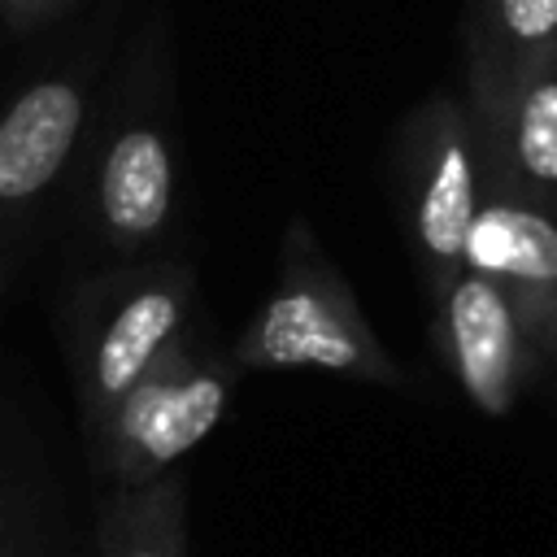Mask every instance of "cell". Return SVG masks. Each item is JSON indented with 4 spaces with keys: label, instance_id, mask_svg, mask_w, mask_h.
Wrapping results in <instances>:
<instances>
[{
    "label": "cell",
    "instance_id": "277c9868",
    "mask_svg": "<svg viewBox=\"0 0 557 557\" xmlns=\"http://www.w3.org/2000/svg\"><path fill=\"white\" fill-rule=\"evenodd\" d=\"M187 309H191V278L183 270L144 274L100 309L91 335L83 339V361H78L83 422L91 440L104 431L122 396L148 374V366L187 331Z\"/></svg>",
    "mask_w": 557,
    "mask_h": 557
},
{
    "label": "cell",
    "instance_id": "6da1fadb",
    "mask_svg": "<svg viewBox=\"0 0 557 557\" xmlns=\"http://www.w3.org/2000/svg\"><path fill=\"white\" fill-rule=\"evenodd\" d=\"M235 370H322L400 387L405 374L366 322L348 278L296 218L278 248V283L231 344Z\"/></svg>",
    "mask_w": 557,
    "mask_h": 557
},
{
    "label": "cell",
    "instance_id": "ba28073f",
    "mask_svg": "<svg viewBox=\"0 0 557 557\" xmlns=\"http://www.w3.org/2000/svg\"><path fill=\"white\" fill-rule=\"evenodd\" d=\"M87 122L74 78H39L0 113V209H22L65 170Z\"/></svg>",
    "mask_w": 557,
    "mask_h": 557
},
{
    "label": "cell",
    "instance_id": "8992f818",
    "mask_svg": "<svg viewBox=\"0 0 557 557\" xmlns=\"http://www.w3.org/2000/svg\"><path fill=\"white\" fill-rule=\"evenodd\" d=\"M466 270L492 278L531 339L535 361L557 357V213L509 200L483 196L470 235H466Z\"/></svg>",
    "mask_w": 557,
    "mask_h": 557
},
{
    "label": "cell",
    "instance_id": "52a82bcc",
    "mask_svg": "<svg viewBox=\"0 0 557 557\" xmlns=\"http://www.w3.org/2000/svg\"><path fill=\"white\" fill-rule=\"evenodd\" d=\"M483 196H509L557 213V48L518 74L487 122H474Z\"/></svg>",
    "mask_w": 557,
    "mask_h": 557
},
{
    "label": "cell",
    "instance_id": "4fadbf2b",
    "mask_svg": "<svg viewBox=\"0 0 557 557\" xmlns=\"http://www.w3.org/2000/svg\"><path fill=\"white\" fill-rule=\"evenodd\" d=\"M0 557H9V544H4V531H0Z\"/></svg>",
    "mask_w": 557,
    "mask_h": 557
},
{
    "label": "cell",
    "instance_id": "30bf717a",
    "mask_svg": "<svg viewBox=\"0 0 557 557\" xmlns=\"http://www.w3.org/2000/svg\"><path fill=\"white\" fill-rule=\"evenodd\" d=\"M557 48V0H466V109L487 122L522 70Z\"/></svg>",
    "mask_w": 557,
    "mask_h": 557
},
{
    "label": "cell",
    "instance_id": "7c38bea8",
    "mask_svg": "<svg viewBox=\"0 0 557 557\" xmlns=\"http://www.w3.org/2000/svg\"><path fill=\"white\" fill-rule=\"evenodd\" d=\"M61 4H65V0H0V13H4V22H13V26H35V22L52 17Z\"/></svg>",
    "mask_w": 557,
    "mask_h": 557
},
{
    "label": "cell",
    "instance_id": "3957f363",
    "mask_svg": "<svg viewBox=\"0 0 557 557\" xmlns=\"http://www.w3.org/2000/svg\"><path fill=\"white\" fill-rule=\"evenodd\" d=\"M396 183L418 270L431 300L461 274L466 235L483 205V157L466 100H422L396 144Z\"/></svg>",
    "mask_w": 557,
    "mask_h": 557
},
{
    "label": "cell",
    "instance_id": "7a4b0ae2",
    "mask_svg": "<svg viewBox=\"0 0 557 557\" xmlns=\"http://www.w3.org/2000/svg\"><path fill=\"white\" fill-rule=\"evenodd\" d=\"M235 374L231 352H209L183 331L96 435L109 483L139 487L170 474L222 422Z\"/></svg>",
    "mask_w": 557,
    "mask_h": 557
},
{
    "label": "cell",
    "instance_id": "5b68a950",
    "mask_svg": "<svg viewBox=\"0 0 557 557\" xmlns=\"http://www.w3.org/2000/svg\"><path fill=\"white\" fill-rule=\"evenodd\" d=\"M435 344L457 387L487 418H505L527 374L540 366L509 296L466 265L435 296Z\"/></svg>",
    "mask_w": 557,
    "mask_h": 557
},
{
    "label": "cell",
    "instance_id": "8fae6325",
    "mask_svg": "<svg viewBox=\"0 0 557 557\" xmlns=\"http://www.w3.org/2000/svg\"><path fill=\"white\" fill-rule=\"evenodd\" d=\"M96 557H187V492L170 470L139 487H113L100 527Z\"/></svg>",
    "mask_w": 557,
    "mask_h": 557
},
{
    "label": "cell",
    "instance_id": "9c48e42d",
    "mask_svg": "<svg viewBox=\"0 0 557 557\" xmlns=\"http://www.w3.org/2000/svg\"><path fill=\"white\" fill-rule=\"evenodd\" d=\"M174 209V152L170 139L148 126H122L96 170V218L109 244L144 248L152 244Z\"/></svg>",
    "mask_w": 557,
    "mask_h": 557
}]
</instances>
